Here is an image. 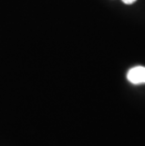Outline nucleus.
Masks as SVG:
<instances>
[{"mask_svg":"<svg viewBox=\"0 0 145 146\" xmlns=\"http://www.w3.org/2000/svg\"><path fill=\"white\" fill-rule=\"evenodd\" d=\"M128 81L134 85L145 84V67L135 66L131 68L126 74Z\"/></svg>","mask_w":145,"mask_h":146,"instance_id":"1","label":"nucleus"},{"mask_svg":"<svg viewBox=\"0 0 145 146\" xmlns=\"http://www.w3.org/2000/svg\"><path fill=\"white\" fill-rule=\"evenodd\" d=\"M122 1L124 3V4L130 5V4H133V3L137 1V0H122Z\"/></svg>","mask_w":145,"mask_h":146,"instance_id":"2","label":"nucleus"}]
</instances>
